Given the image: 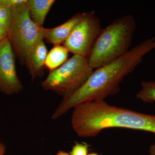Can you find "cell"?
Segmentation results:
<instances>
[{"label": "cell", "mask_w": 155, "mask_h": 155, "mask_svg": "<svg viewBox=\"0 0 155 155\" xmlns=\"http://www.w3.org/2000/svg\"><path fill=\"white\" fill-rule=\"evenodd\" d=\"M155 48V37L147 39L121 58L93 71L81 87L63 99L52 118L56 120L75 106L83 102L103 101L120 90L124 78L141 63L145 55Z\"/></svg>", "instance_id": "cell-1"}, {"label": "cell", "mask_w": 155, "mask_h": 155, "mask_svg": "<svg viewBox=\"0 0 155 155\" xmlns=\"http://www.w3.org/2000/svg\"><path fill=\"white\" fill-rule=\"evenodd\" d=\"M71 123L80 137L97 135L110 127H123L155 134V116L110 105L104 100L86 102L74 108Z\"/></svg>", "instance_id": "cell-2"}, {"label": "cell", "mask_w": 155, "mask_h": 155, "mask_svg": "<svg viewBox=\"0 0 155 155\" xmlns=\"http://www.w3.org/2000/svg\"><path fill=\"white\" fill-rule=\"evenodd\" d=\"M136 27L134 17L126 15L102 28L87 57L91 67L96 69L126 54L130 50Z\"/></svg>", "instance_id": "cell-3"}, {"label": "cell", "mask_w": 155, "mask_h": 155, "mask_svg": "<svg viewBox=\"0 0 155 155\" xmlns=\"http://www.w3.org/2000/svg\"><path fill=\"white\" fill-rule=\"evenodd\" d=\"M87 58L73 55L58 68L51 71L41 83L42 87L63 96H69L85 83L93 72Z\"/></svg>", "instance_id": "cell-4"}, {"label": "cell", "mask_w": 155, "mask_h": 155, "mask_svg": "<svg viewBox=\"0 0 155 155\" xmlns=\"http://www.w3.org/2000/svg\"><path fill=\"white\" fill-rule=\"evenodd\" d=\"M26 2L13 8V19L8 31V38L19 63L25 65L28 53L44 40V28L31 19Z\"/></svg>", "instance_id": "cell-5"}, {"label": "cell", "mask_w": 155, "mask_h": 155, "mask_svg": "<svg viewBox=\"0 0 155 155\" xmlns=\"http://www.w3.org/2000/svg\"><path fill=\"white\" fill-rule=\"evenodd\" d=\"M102 29L101 20L94 11L84 12L83 18L64 42V46L73 55L87 58Z\"/></svg>", "instance_id": "cell-6"}, {"label": "cell", "mask_w": 155, "mask_h": 155, "mask_svg": "<svg viewBox=\"0 0 155 155\" xmlns=\"http://www.w3.org/2000/svg\"><path fill=\"white\" fill-rule=\"evenodd\" d=\"M15 56L8 38L0 43V91L6 94H17L23 89L17 75Z\"/></svg>", "instance_id": "cell-7"}, {"label": "cell", "mask_w": 155, "mask_h": 155, "mask_svg": "<svg viewBox=\"0 0 155 155\" xmlns=\"http://www.w3.org/2000/svg\"><path fill=\"white\" fill-rule=\"evenodd\" d=\"M84 12L75 14L66 22L54 28L43 29L44 40L54 45L64 43L75 26L83 18Z\"/></svg>", "instance_id": "cell-8"}, {"label": "cell", "mask_w": 155, "mask_h": 155, "mask_svg": "<svg viewBox=\"0 0 155 155\" xmlns=\"http://www.w3.org/2000/svg\"><path fill=\"white\" fill-rule=\"evenodd\" d=\"M48 52L43 40L39 42L28 53L25 65L32 80L41 75L45 65Z\"/></svg>", "instance_id": "cell-9"}, {"label": "cell", "mask_w": 155, "mask_h": 155, "mask_svg": "<svg viewBox=\"0 0 155 155\" xmlns=\"http://www.w3.org/2000/svg\"><path fill=\"white\" fill-rule=\"evenodd\" d=\"M54 0H27L26 5L31 19L37 25L44 28L45 19Z\"/></svg>", "instance_id": "cell-10"}, {"label": "cell", "mask_w": 155, "mask_h": 155, "mask_svg": "<svg viewBox=\"0 0 155 155\" xmlns=\"http://www.w3.org/2000/svg\"><path fill=\"white\" fill-rule=\"evenodd\" d=\"M69 52L67 48L64 45H54L48 53L45 66L50 72L55 70L67 61Z\"/></svg>", "instance_id": "cell-11"}, {"label": "cell", "mask_w": 155, "mask_h": 155, "mask_svg": "<svg viewBox=\"0 0 155 155\" xmlns=\"http://www.w3.org/2000/svg\"><path fill=\"white\" fill-rule=\"evenodd\" d=\"M141 88L137 94V97L145 103L155 101V81H142Z\"/></svg>", "instance_id": "cell-12"}, {"label": "cell", "mask_w": 155, "mask_h": 155, "mask_svg": "<svg viewBox=\"0 0 155 155\" xmlns=\"http://www.w3.org/2000/svg\"><path fill=\"white\" fill-rule=\"evenodd\" d=\"M13 19V8L0 5V23L9 31Z\"/></svg>", "instance_id": "cell-13"}, {"label": "cell", "mask_w": 155, "mask_h": 155, "mask_svg": "<svg viewBox=\"0 0 155 155\" xmlns=\"http://www.w3.org/2000/svg\"><path fill=\"white\" fill-rule=\"evenodd\" d=\"M88 145L86 143H77L72 148L71 155H87Z\"/></svg>", "instance_id": "cell-14"}, {"label": "cell", "mask_w": 155, "mask_h": 155, "mask_svg": "<svg viewBox=\"0 0 155 155\" xmlns=\"http://www.w3.org/2000/svg\"><path fill=\"white\" fill-rule=\"evenodd\" d=\"M26 1V0H0V5L13 8Z\"/></svg>", "instance_id": "cell-15"}, {"label": "cell", "mask_w": 155, "mask_h": 155, "mask_svg": "<svg viewBox=\"0 0 155 155\" xmlns=\"http://www.w3.org/2000/svg\"><path fill=\"white\" fill-rule=\"evenodd\" d=\"M8 37V31L5 27L0 23V43Z\"/></svg>", "instance_id": "cell-16"}, {"label": "cell", "mask_w": 155, "mask_h": 155, "mask_svg": "<svg viewBox=\"0 0 155 155\" xmlns=\"http://www.w3.org/2000/svg\"><path fill=\"white\" fill-rule=\"evenodd\" d=\"M5 152V147L2 143L0 142V155H3Z\"/></svg>", "instance_id": "cell-17"}, {"label": "cell", "mask_w": 155, "mask_h": 155, "mask_svg": "<svg viewBox=\"0 0 155 155\" xmlns=\"http://www.w3.org/2000/svg\"><path fill=\"white\" fill-rule=\"evenodd\" d=\"M150 155H155V143L150 147Z\"/></svg>", "instance_id": "cell-18"}, {"label": "cell", "mask_w": 155, "mask_h": 155, "mask_svg": "<svg viewBox=\"0 0 155 155\" xmlns=\"http://www.w3.org/2000/svg\"><path fill=\"white\" fill-rule=\"evenodd\" d=\"M56 155H71L69 154L67 152H65L63 151H60L58 152V153Z\"/></svg>", "instance_id": "cell-19"}, {"label": "cell", "mask_w": 155, "mask_h": 155, "mask_svg": "<svg viewBox=\"0 0 155 155\" xmlns=\"http://www.w3.org/2000/svg\"><path fill=\"white\" fill-rule=\"evenodd\" d=\"M87 155H99L97 154L94 153H93Z\"/></svg>", "instance_id": "cell-20"}]
</instances>
